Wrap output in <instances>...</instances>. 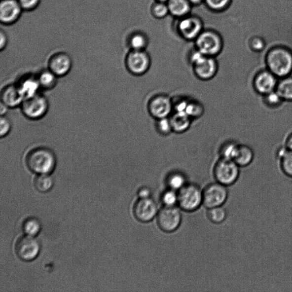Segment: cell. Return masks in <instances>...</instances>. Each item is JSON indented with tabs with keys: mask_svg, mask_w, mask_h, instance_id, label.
<instances>
[{
	"mask_svg": "<svg viewBox=\"0 0 292 292\" xmlns=\"http://www.w3.org/2000/svg\"><path fill=\"white\" fill-rule=\"evenodd\" d=\"M18 86L24 95L25 99H26L37 94L40 85L37 78L28 76L22 79Z\"/></svg>",
	"mask_w": 292,
	"mask_h": 292,
	"instance_id": "7402d4cb",
	"label": "cell"
},
{
	"mask_svg": "<svg viewBox=\"0 0 292 292\" xmlns=\"http://www.w3.org/2000/svg\"><path fill=\"white\" fill-rule=\"evenodd\" d=\"M26 160L29 169L39 174H48L52 172L56 164L54 152L45 147L33 149L29 153Z\"/></svg>",
	"mask_w": 292,
	"mask_h": 292,
	"instance_id": "7a4b0ae2",
	"label": "cell"
},
{
	"mask_svg": "<svg viewBox=\"0 0 292 292\" xmlns=\"http://www.w3.org/2000/svg\"><path fill=\"white\" fill-rule=\"evenodd\" d=\"M147 107L149 114L156 120L170 117L174 111L173 101L165 94H158L152 97Z\"/></svg>",
	"mask_w": 292,
	"mask_h": 292,
	"instance_id": "8fae6325",
	"label": "cell"
},
{
	"mask_svg": "<svg viewBox=\"0 0 292 292\" xmlns=\"http://www.w3.org/2000/svg\"><path fill=\"white\" fill-rule=\"evenodd\" d=\"M286 146L288 150L292 151V133L288 136L286 142Z\"/></svg>",
	"mask_w": 292,
	"mask_h": 292,
	"instance_id": "7bdbcfd3",
	"label": "cell"
},
{
	"mask_svg": "<svg viewBox=\"0 0 292 292\" xmlns=\"http://www.w3.org/2000/svg\"><path fill=\"white\" fill-rule=\"evenodd\" d=\"M195 40L196 49L207 56L215 57L221 52L222 40L213 31L202 32Z\"/></svg>",
	"mask_w": 292,
	"mask_h": 292,
	"instance_id": "8992f818",
	"label": "cell"
},
{
	"mask_svg": "<svg viewBox=\"0 0 292 292\" xmlns=\"http://www.w3.org/2000/svg\"><path fill=\"white\" fill-rule=\"evenodd\" d=\"M57 76L50 70L41 72L37 78L40 86L46 89H52L56 85Z\"/></svg>",
	"mask_w": 292,
	"mask_h": 292,
	"instance_id": "d4e9b609",
	"label": "cell"
},
{
	"mask_svg": "<svg viewBox=\"0 0 292 292\" xmlns=\"http://www.w3.org/2000/svg\"><path fill=\"white\" fill-rule=\"evenodd\" d=\"M208 210V218L214 224H220L227 218V211L222 206L211 208Z\"/></svg>",
	"mask_w": 292,
	"mask_h": 292,
	"instance_id": "4316f807",
	"label": "cell"
},
{
	"mask_svg": "<svg viewBox=\"0 0 292 292\" xmlns=\"http://www.w3.org/2000/svg\"><path fill=\"white\" fill-rule=\"evenodd\" d=\"M250 49L255 53H260L266 49V42L261 36L254 35L248 42Z\"/></svg>",
	"mask_w": 292,
	"mask_h": 292,
	"instance_id": "d6a6232c",
	"label": "cell"
},
{
	"mask_svg": "<svg viewBox=\"0 0 292 292\" xmlns=\"http://www.w3.org/2000/svg\"><path fill=\"white\" fill-rule=\"evenodd\" d=\"M281 170L286 176L292 178V151L288 150L280 160Z\"/></svg>",
	"mask_w": 292,
	"mask_h": 292,
	"instance_id": "1f68e13d",
	"label": "cell"
},
{
	"mask_svg": "<svg viewBox=\"0 0 292 292\" xmlns=\"http://www.w3.org/2000/svg\"><path fill=\"white\" fill-rule=\"evenodd\" d=\"M212 9L219 10L227 8L231 0H204Z\"/></svg>",
	"mask_w": 292,
	"mask_h": 292,
	"instance_id": "74e56055",
	"label": "cell"
},
{
	"mask_svg": "<svg viewBox=\"0 0 292 292\" xmlns=\"http://www.w3.org/2000/svg\"><path fill=\"white\" fill-rule=\"evenodd\" d=\"M53 185V179L48 174H40L35 180L36 189L41 192H48L52 188Z\"/></svg>",
	"mask_w": 292,
	"mask_h": 292,
	"instance_id": "484cf974",
	"label": "cell"
},
{
	"mask_svg": "<svg viewBox=\"0 0 292 292\" xmlns=\"http://www.w3.org/2000/svg\"><path fill=\"white\" fill-rule=\"evenodd\" d=\"M202 105L195 101H188L185 113L191 118L199 117L203 112Z\"/></svg>",
	"mask_w": 292,
	"mask_h": 292,
	"instance_id": "e575fe53",
	"label": "cell"
},
{
	"mask_svg": "<svg viewBox=\"0 0 292 292\" xmlns=\"http://www.w3.org/2000/svg\"><path fill=\"white\" fill-rule=\"evenodd\" d=\"M48 108V101L46 98L38 94L26 98L22 104L24 114L31 119L42 118L46 114Z\"/></svg>",
	"mask_w": 292,
	"mask_h": 292,
	"instance_id": "30bf717a",
	"label": "cell"
},
{
	"mask_svg": "<svg viewBox=\"0 0 292 292\" xmlns=\"http://www.w3.org/2000/svg\"><path fill=\"white\" fill-rule=\"evenodd\" d=\"M202 21L196 17L185 16L182 18L178 24V31L182 37L187 40L196 39L202 33Z\"/></svg>",
	"mask_w": 292,
	"mask_h": 292,
	"instance_id": "9a60e30c",
	"label": "cell"
},
{
	"mask_svg": "<svg viewBox=\"0 0 292 292\" xmlns=\"http://www.w3.org/2000/svg\"><path fill=\"white\" fill-rule=\"evenodd\" d=\"M39 249L38 241L29 235L21 237L16 245V253L18 257L24 261L34 260L37 256Z\"/></svg>",
	"mask_w": 292,
	"mask_h": 292,
	"instance_id": "4fadbf2b",
	"label": "cell"
},
{
	"mask_svg": "<svg viewBox=\"0 0 292 292\" xmlns=\"http://www.w3.org/2000/svg\"><path fill=\"white\" fill-rule=\"evenodd\" d=\"M267 69L278 78L291 75L292 73V49L283 45H274L265 55Z\"/></svg>",
	"mask_w": 292,
	"mask_h": 292,
	"instance_id": "6da1fadb",
	"label": "cell"
},
{
	"mask_svg": "<svg viewBox=\"0 0 292 292\" xmlns=\"http://www.w3.org/2000/svg\"><path fill=\"white\" fill-rule=\"evenodd\" d=\"M129 44L131 50H145L147 45V39L146 36L140 34H135L131 36Z\"/></svg>",
	"mask_w": 292,
	"mask_h": 292,
	"instance_id": "f1b7e54d",
	"label": "cell"
},
{
	"mask_svg": "<svg viewBox=\"0 0 292 292\" xmlns=\"http://www.w3.org/2000/svg\"><path fill=\"white\" fill-rule=\"evenodd\" d=\"M1 99L7 107L14 108L23 104L25 97L18 85H9L2 90Z\"/></svg>",
	"mask_w": 292,
	"mask_h": 292,
	"instance_id": "ac0fdd59",
	"label": "cell"
},
{
	"mask_svg": "<svg viewBox=\"0 0 292 292\" xmlns=\"http://www.w3.org/2000/svg\"><path fill=\"white\" fill-rule=\"evenodd\" d=\"M278 78L268 69L258 72L254 79L253 85L256 92L264 96L276 90Z\"/></svg>",
	"mask_w": 292,
	"mask_h": 292,
	"instance_id": "5bb4252c",
	"label": "cell"
},
{
	"mask_svg": "<svg viewBox=\"0 0 292 292\" xmlns=\"http://www.w3.org/2000/svg\"><path fill=\"white\" fill-rule=\"evenodd\" d=\"M239 145L233 142H227L220 148L221 158L226 159L234 160L238 150Z\"/></svg>",
	"mask_w": 292,
	"mask_h": 292,
	"instance_id": "83f0119b",
	"label": "cell"
},
{
	"mask_svg": "<svg viewBox=\"0 0 292 292\" xmlns=\"http://www.w3.org/2000/svg\"><path fill=\"white\" fill-rule=\"evenodd\" d=\"M151 58L145 50H133L127 54L126 65L127 70L134 75H143L150 68Z\"/></svg>",
	"mask_w": 292,
	"mask_h": 292,
	"instance_id": "9c48e42d",
	"label": "cell"
},
{
	"mask_svg": "<svg viewBox=\"0 0 292 292\" xmlns=\"http://www.w3.org/2000/svg\"><path fill=\"white\" fill-rule=\"evenodd\" d=\"M133 212L138 221L148 222L157 217L159 211L155 200L149 198L139 199L134 204Z\"/></svg>",
	"mask_w": 292,
	"mask_h": 292,
	"instance_id": "7c38bea8",
	"label": "cell"
},
{
	"mask_svg": "<svg viewBox=\"0 0 292 292\" xmlns=\"http://www.w3.org/2000/svg\"><path fill=\"white\" fill-rule=\"evenodd\" d=\"M152 13L156 18L165 17L170 13L169 7L167 4H165V2H158L153 6Z\"/></svg>",
	"mask_w": 292,
	"mask_h": 292,
	"instance_id": "8d00e7d4",
	"label": "cell"
},
{
	"mask_svg": "<svg viewBox=\"0 0 292 292\" xmlns=\"http://www.w3.org/2000/svg\"><path fill=\"white\" fill-rule=\"evenodd\" d=\"M204 0H188V1L190 2L191 4L193 5H198L202 3Z\"/></svg>",
	"mask_w": 292,
	"mask_h": 292,
	"instance_id": "ee69618b",
	"label": "cell"
},
{
	"mask_svg": "<svg viewBox=\"0 0 292 292\" xmlns=\"http://www.w3.org/2000/svg\"><path fill=\"white\" fill-rule=\"evenodd\" d=\"M169 118L174 133H184L191 126L192 118L184 112L174 111Z\"/></svg>",
	"mask_w": 292,
	"mask_h": 292,
	"instance_id": "d6986e66",
	"label": "cell"
},
{
	"mask_svg": "<svg viewBox=\"0 0 292 292\" xmlns=\"http://www.w3.org/2000/svg\"><path fill=\"white\" fill-rule=\"evenodd\" d=\"M228 191L227 186L214 182L206 186L203 190V204L208 209L220 207L227 201Z\"/></svg>",
	"mask_w": 292,
	"mask_h": 292,
	"instance_id": "52a82bcc",
	"label": "cell"
},
{
	"mask_svg": "<svg viewBox=\"0 0 292 292\" xmlns=\"http://www.w3.org/2000/svg\"><path fill=\"white\" fill-rule=\"evenodd\" d=\"M166 184L169 188L178 192L187 184V182L184 174L180 172H174L168 175Z\"/></svg>",
	"mask_w": 292,
	"mask_h": 292,
	"instance_id": "cb8c5ba5",
	"label": "cell"
},
{
	"mask_svg": "<svg viewBox=\"0 0 292 292\" xmlns=\"http://www.w3.org/2000/svg\"><path fill=\"white\" fill-rule=\"evenodd\" d=\"M161 201L164 207H175L178 204V192L168 189L163 193Z\"/></svg>",
	"mask_w": 292,
	"mask_h": 292,
	"instance_id": "f546056e",
	"label": "cell"
},
{
	"mask_svg": "<svg viewBox=\"0 0 292 292\" xmlns=\"http://www.w3.org/2000/svg\"><path fill=\"white\" fill-rule=\"evenodd\" d=\"M0 39H1V41H0V48H1V50H3L7 45L8 38H7V36L5 33L2 31L0 32Z\"/></svg>",
	"mask_w": 292,
	"mask_h": 292,
	"instance_id": "b9f144b4",
	"label": "cell"
},
{
	"mask_svg": "<svg viewBox=\"0 0 292 292\" xmlns=\"http://www.w3.org/2000/svg\"><path fill=\"white\" fill-rule=\"evenodd\" d=\"M0 133H1V137H3L6 136L11 130L12 125L10 120L6 117L5 116H1L0 119Z\"/></svg>",
	"mask_w": 292,
	"mask_h": 292,
	"instance_id": "f35d334b",
	"label": "cell"
},
{
	"mask_svg": "<svg viewBox=\"0 0 292 292\" xmlns=\"http://www.w3.org/2000/svg\"><path fill=\"white\" fill-rule=\"evenodd\" d=\"M255 153L249 146L239 145L238 150L234 160L240 167H245L249 166L253 162Z\"/></svg>",
	"mask_w": 292,
	"mask_h": 292,
	"instance_id": "44dd1931",
	"label": "cell"
},
{
	"mask_svg": "<svg viewBox=\"0 0 292 292\" xmlns=\"http://www.w3.org/2000/svg\"><path fill=\"white\" fill-rule=\"evenodd\" d=\"M191 3L188 0H169L167 5L169 12L177 17H184L190 12Z\"/></svg>",
	"mask_w": 292,
	"mask_h": 292,
	"instance_id": "ffe728a7",
	"label": "cell"
},
{
	"mask_svg": "<svg viewBox=\"0 0 292 292\" xmlns=\"http://www.w3.org/2000/svg\"><path fill=\"white\" fill-rule=\"evenodd\" d=\"M240 167L233 160L220 158L215 164L214 174L219 183L225 186L231 185L238 180Z\"/></svg>",
	"mask_w": 292,
	"mask_h": 292,
	"instance_id": "5b68a950",
	"label": "cell"
},
{
	"mask_svg": "<svg viewBox=\"0 0 292 292\" xmlns=\"http://www.w3.org/2000/svg\"><path fill=\"white\" fill-rule=\"evenodd\" d=\"M138 195L140 199L149 198H151V192L149 188L143 187L139 189Z\"/></svg>",
	"mask_w": 292,
	"mask_h": 292,
	"instance_id": "60d3db41",
	"label": "cell"
},
{
	"mask_svg": "<svg viewBox=\"0 0 292 292\" xmlns=\"http://www.w3.org/2000/svg\"><path fill=\"white\" fill-rule=\"evenodd\" d=\"M22 10L18 0H1L0 2V20L5 25L15 23L21 16Z\"/></svg>",
	"mask_w": 292,
	"mask_h": 292,
	"instance_id": "2e32d148",
	"label": "cell"
},
{
	"mask_svg": "<svg viewBox=\"0 0 292 292\" xmlns=\"http://www.w3.org/2000/svg\"><path fill=\"white\" fill-rule=\"evenodd\" d=\"M41 225L37 219L29 218L25 221L23 225L24 231L28 235L34 236L40 231Z\"/></svg>",
	"mask_w": 292,
	"mask_h": 292,
	"instance_id": "4dcf8cb0",
	"label": "cell"
},
{
	"mask_svg": "<svg viewBox=\"0 0 292 292\" xmlns=\"http://www.w3.org/2000/svg\"><path fill=\"white\" fill-rule=\"evenodd\" d=\"M41 0H18L23 10H31L36 8Z\"/></svg>",
	"mask_w": 292,
	"mask_h": 292,
	"instance_id": "ab89813d",
	"label": "cell"
},
{
	"mask_svg": "<svg viewBox=\"0 0 292 292\" xmlns=\"http://www.w3.org/2000/svg\"><path fill=\"white\" fill-rule=\"evenodd\" d=\"M72 67V58L65 53L55 54L49 62V70L57 76L67 74Z\"/></svg>",
	"mask_w": 292,
	"mask_h": 292,
	"instance_id": "e0dca14e",
	"label": "cell"
},
{
	"mask_svg": "<svg viewBox=\"0 0 292 292\" xmlns=\"http://www.w3.org/2000/svg\"><path fill=\"white\" fill-rule=\"evenodd\" d=\"M203 203V190L196 184L187 183L178 191V205L184 211H195Z\"/></svg>",
	"mask_w": 292,
	"mask_h": 292,
	"instance_id": "277c9868",
	"label": "cell"
},
{
	"mask_svg": "<svg viewBox=\"0 0 292 292\" xmlns=\"http://www.w3.org/2000/svg\"><path fill=\"white\" fill-rule=\"evenodd\" d=\"M276 90L284 101L292 102V76L281 78Z\"/></svg>",
	"mask_w": 292,
	"mask_h": 292,
	"instance_id": "603a6c76",
	"label": "cell"
},
{
	"mask_svg": "<svg viewBox=\"0 0 292 292\" xmlns=\"http://www.w3.org/2000/svg\"><path fill=\"white\" fill-rule=\"evenodd\" d=\"M263 97L265 105L271 108L279 107L284 102L276 90L272 91Z\"/></svg>",
	"mask_w": 292,
	"mask_h": 292,
	"instance_id": "d590c367",
	"label": "cell"
},
{
	"mask_svg": "<svg viewBox=\"0 0 292 292\" xmlns=\"http://www.w3.org/2000/svg\"><path fill=\"white\" fill-rule=\"evenodd\" d=\"M190 60L197 78L209 81L217 75L218 64L215 57L207 56L196 49L192 53Z\"/></svg>",
	"mask_w": 292,
	"mask_h": 292,
	"instance_id": "3957f363",
	"label": "cell"
},
{
	"mask_svg": "<svg viewBox=\"0 0 292 292\" xmlns=\"http://www.w3.org/2000/svg\"><path fill=\"white\" fill-rule=\"evenodd\" d=\"M156 129L160 134L164 136L173 132L169 117L156 119Z\"/></svg>",
	"mask_w": 292,
	"mask_h": 292,
	"instance_id": "836d02e7",
	"label": "cell"
},
{
	"mask_svg": "<svg viewBox=\"0 0 292 292\" xmlns=\"http://www.w3.org/2000/svg\"><path fill=\"white\" fill-rule=\"evenodd\" d=\"M156 218L159 228L163 232L171 233L180 227L182 217L176 206L164 207L158 212Z\"/></svg>",
	"mask_w": 292,
	"mask_h": 292,
	"instance_id": "ba28073f",
	"label": "cell"
},
{
	"mask_svg": "<svg viewBox=\"0 0 292 292\" xmlns=\"http://www.w3.org/2000/svg\"><path fill=\"white\" fill-rule=\"evenodd\" d=\"M158 2H166L169 1V0H157Z\"/></svg>",
	"mask_w": 292,
	"mask_h": 292,
	"instance_id": "f6af8a7d",
	"label": "cell"
}]
</instances>
